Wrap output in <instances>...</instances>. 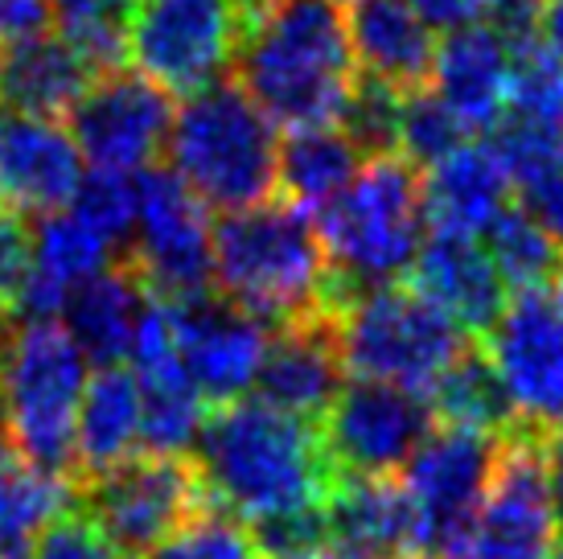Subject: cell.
I'll return each instance as SVG.
<instances>
[{
    "label": "cell",
    "mask_w": 563,
    "mask_h": 559,
    "mask_svg": "<svg viewBox=\"0 0 563 559\" xmlns=\"http://www.w3.org/2000/svg\"><path fill=\"white\" fill-rule=\"evenodd\" d=\"M25 559H124L115 547L99 535L87 514L79 511H66L63 518H54L42 539L25 551Z\"/></svg>",
    "instance_id": "38"
},
{
    "label": "cell",
    "mask_w": 563,
    "mask_h": 559,
    "mask_svg": "<svg viewBox=\"0 0 563 559\" xmlns=\"http://www.w3.org/2000/svg\"><path fill=\"white\" fill-rule=\"evenodd\" d=\"M124 264L161 300H194L214 288L210 218L173 169L148 165L136 173V222Z\"/></svg>",
    "instance_id": "10"
},
{
    "label": "cell",
    "mask_w": 563,
    "mask_h": 559,
    "mask_svg": "<svg viewBox=\"0 0 563 559\" xmlns=\"http://www.w3.org/2000/svg\"><path fill=\"white\" fill-rule=\"evenodd\" d=\"M411 288L432 300L461 333H477L494 326L506 309V280L482 248V239L453 231H432L411 260Z\"/></svg>",
    "instance_id": "19"
},
{
    "label": "cell",
    "mask_w": 563,
    "mask_h": 559,
    "mask_svg": "<svg viewBox=\"0 0 563 559\" xmlns=\"http://www.w3.org/2000/svg\"><path fill=\"white\" fill-rule=\"evenodd\" d=\"M243 21L239 0H141L128 21V63L161 91L194 95L235 63Z\"/></svg>",
    "instance_id": "9"
},
{
    "label": "cell",
    "mask_w": 563,
    "mask_h": 559,
    "mask_svg": "<svg viewBox=\"0 0 563 559\" xmlns=\"http://www.w3.org/2000/svg\"><path fill=\"white\" fill-rule=\"evenodd\" d=\"M501 120L563 136V58L548 42L510 54V87Z\"/></svg>",
    "instance_id": "31"
},
{
    "label": "cell",
    "mask_w": 563,
    "mask_h": 559,
    "mask_svg": "<svg viewBox=\"0 0 563 559\" xmlns=\"http://www.w3.org/2000/svg\"><path fill=\"white\" fill-rule=\"evenodd\" d=\"M141 559H260L251 530L222 511H202L194 523L169 535L165 544H157L153 551H144Z\"/></svg>",
    "instance_id": "36"
},
{
    "label": "cell",
    "mask_w": 563,
    "mask_h": 559,
    "mask_svg": "<svg viewBox=\"0 0 563 559\" xmlns=\"http://www.w3.org/2000/svg\"><path fill=\"white\" fill-rule=\"evenodd\" d=\"M485 358L498 374L518 428L551 436L563 428V305L548 288L515 293L485 329Z\"/></svg>",
    "instance_id": "12"
},
{
    "label": "cell",
    "mask_w": 563,
    "mask_h": 559,
    "mask_svg": "<svg viewBox=\"0 0 563 559\" xmlns=\"http://www.w3.org/2000/svg\"><path fill=\"white\" fill-rule=\"evenodd\" d=\"M95 83V70L82 63V54L63 33H33L25 42H13L0 63V99L4 108L58 120L82 99Z\"/></svg>",
    "instance_id": "25"
},
{
    "label": "cell",
    "mask_w": 563,
    "mask_h": 559,
    "mask_svg": "<svg viewBox=\"0 0 563 559\" xmlns=\"http://www.w3.org/2000/svg\"><path fill=\"white\" fill-rule=\"evenodd\" d=\"M235 83L280 128L338 124L358 83L338 0H264L247 9Z\"/></svg>",
    "instance_id": "2"
},
{
    "label": "cell",
    "mask_w": 563,
    "mask_h": 559,
    "mask_svg": "<svg viewBox=\"0 0 563 559\" xmlns=\"http://www.w3.org/2000/svg\"><path fill=\"white\" fill-rule=\"evenodd\" d=\"M87 358L58 321L0 326V395L9 407L13 449L30 465L75 482V419Z\"/></svg>",
    "instance_id": "6"
},
{
    "label": "cell",
    "mask_w": 563,
    "mask_h": 559,
    "mask_svg": "<svg viewBox=\"0 0 563 559\" xmlns=\"http://www.w3.org/2000/svg\"><path fill=\"white\" fill-rule=\"evenodd\" d=\"M498 440L437 424L407 461L404 494L416 514L420 559H461L494 473Z\"/></svg>",
    "instance_id": "11"
},
{
    "label": "cell",
    "mask_w": 563,
    "mask_h": 559,
    "mask_svg": "<svg viewBox=\"0 0 563 559\" xmlns=\"http://www.w3.org/2000/svg\"><path fill=\"white\" fill-rule=\"evenodd\" d=\"M0 326H4V305H0Z\"/></svg>",
    "instance_id": "48"
},
{
    "label": "cell",
    "mask_w": 563,
    "mask_h": 559,
    "mask_svg": "<svg viewBox=\"0 0 563 559\" xmlns=\"http://www.w3.org/2000/svg\"><path fill=\"white\" fill-rule=\"evenodd\" d=\"M510 206V173L489 144L465 140L423 177V218L432 231L477 234Z\"/></svg>",
    "instance_id": "23"
},
{
    "label": "cell",
    "mask_w": 563,
    "mask_h": 559,
    "mask_svg": "<svg viewBox=\"0 0 563 559\" xmlns=\"http://www.w3.org/2000/svg\"><path fill=\"white\" fill-rule=\"evenodd\" d=\"M144 305H148V288L141 284V276L128 264H111L108 272L82 280L66 296L58 321L75 350L103 371V366H120V358H128Z\"/></svg>",
    "instance_id": "24"
},
{
    "label": "cell",
    "mask_w": 563,
    "mask_h": 559,
    "mask_svg": "<svg viewBox=\"0 0 563 559\" xmlns=\"http://www.w3.org/2000/svg\"><path fill=\"white\" fill-rule=\"evenodd\" d=\"M543 452H548V482H551V502H555V523L563 530V428L543 436Z\"/></svg>",
    "instance_id": "42"
},
{
    "label": "cell",
    "mask_w": 563,
    "mask_h": 559,
    "mask_svg": "<svg viewBox=\"0 0 563 559\" xmlns=\"http://www.w3.org/2000/svg\"><path fill=\"white\" fill-rule=\"evenodd\" d=\"M399 103L404 95L383 87L375 78H362L354 83V91L345 99L338 128L354 140V149L362 156H387L399 153Z\"/></svg>",
    "instance_id": "34"
},
{
    "label": "cell",
    "mask_w": 563,
    "mask_h": 559,
    "mask_svg": "<svg viewBox=\"0 0 563 559\" xmlns=\"http://www.w3.org/2000/svg\"><path fill=\"white\" fill-rule=\"evenodd\" d=\"M543 42L563 58V0H548L543 9Z\"/></svg>",
    "instance_id": "43"
},
{
    "label": "cell",
    "mask_w": 563,
    "mask_h": 559,
    "mask_svg": "<svg viewBox=\"0 0 563 559\" xmlns=\"http://www.w3.org/2000/svg\"><path fill=\"white\" fill-rule=\"evenodd\" d=\"M342 366L366 383H387L432 395L456 358L470 350L465 333L416 288L387 284L338 309Z\"/></svg>",
    "instance_id": "7"
},
{
    "label": "cell",
    "mask_w": 563,
    "mask_h": 559,
    "mask_svg": "<svg viewBox=\"0 0 563 559\" xmlns=\"http://www.w3.org/2000/svg\"><path fill=\"white\" fill-rule=\"evenodd\" d=\"M329 547L354 559H420L416 514L391 478H338L325 497Z\"/></svg>",
    "instance_id": "21"
},
{
    "label": "cell",
    "mask_w": 563,
    "mask_h": 559,
    "mask_svg": "<svg viewBox=\"0 0 563 559\" xmlns=\"http://www.w3.org/2000/svg\"><path fill=\"white\" fill-rule=\"evenodd\" d=\"M13 449V428H9V407H4V395H0V457H9Z\"/></svg>",
    "instance_id": "44"
},
{
    "label": "cell",
    "mask_w": 563,
    "mask_h": 559,
    "mask_svg": "<svg viewBox=\"0 0 563 559\" xmlns=\"http://www.w3.org/2000/svg\"><path fill=\"white\" fill-rule=\"evenodd\" d=\"M239 4H243V9H255V4H264V0H239Z\"/></svg>",
    "instance_id": "47"
},
{
    "label": "cell",
    "mask_w": 563,
    "mask_h": 559,
    "mask_svg": "<svg viewBox=\"0 0 563 559\" xmlns=\"http://www.w3.org/2000/svg\"><path fill=\"white\" fill-rule=\"evenodd\" d=\"M551 284H555V293H551V296L563 305V260H560V272H555V280H551Z\"/></svg>",
    "instance_id": "45"
},
{
    "label": "cell",
    "mask_w": 563,
    "mask_h": 559,
    "mask_svg": "<svg viewBox=\"0 0 563 559\" xmlns=\"http://www.w3.org/2000/svg\"><path fill=\"white\" fill-rule=\"evenodd\" d=\"M428 404H432V416L440 424L470 428V432L494 436V440H501V436H510L518 428L515 407L506 399V391H501L489 358L482 350H473V346L456 358L453 366H449V374L432 387Z\"/></svg>",
    "instance_id": "29"
},
{
    "label": "cell",
    "mask_w": 563,
    "mask_h": 559,
    "mask_svg": "<svg viewBox=\"0 0 563 559\" xmlns=\"http://www.w3.org/2000/svg\"><path fill=\"white\" fill-rule=\"evenodd\" d=\"M317 559H354V556H342V551H325V556H317Z\"/></svg>",
    "instance_id": "46"
},
{
    "label": "cell",
    "mask_w": 563,
    "mask_h": 559,
    "mask_svg": "<svg viewBox=\"0 0 563 559\" xmlns=\"http://www.w3.org/2000/svg\"><path fill=\"white\" fill-rule=\"evenodd\" d=\"M551 559H563V551H560V556H551Z\"/></svg>",
    "instance_id": "49"
},
{
    "label": "cell",
    "mask_w": 563,
    "mask_h": 559,
    "mask_svg": "<svg viewBox=\"0 0 563 559\" xmlns=\"http://www.w3.org/2000/svg\"><path fill=\"white\" fill-rule=\"evenodd\" d=\"M560 523L548 482L543 436L515 428L498 440L494 473L461 559H551Z\"/></svg>",
    "instance_id": "13"
},
{
    "label": "cell",
    "mask_w": 563,
    "mask_h": 559,
    "mask_svg": "<svg viewBox=\"0 0 563 559\" xmlns=\"http://www.w3.org/2000/svg\"><path fill=\"white\" fill-rule=\"evenodd\" d=\"M342 371L338 313H313L276 326V338H267L264 362L255 374L260 404L305 424H321L342 391Z\"/></svg>",
    "instance_id": "17"
},
{
    "label": "cell",
    "mask_w": 563,
    "mask_h": 559,
    "mask_svg": "<svg viewBox=\"0 0 563 559\" xmlns=\"http://www.w3.org/2000/svg\"><path fill=\"white\" fill-rule=\"evenodd\" d=\"M317 239L329 264L333 313L345 300L387 288L423 243V177L399 153L366 156L354 182L317 210Z\"/></svg>",
    "instance_id": "3"
},
{
    "label": "cell",
    "mask_w": 563,
    "mask_h": 559,
    "mask_svg": "<svg viewBox=\"0 0 563 559\" xmlns=\"http://www.w3.org/2000/svg\"><path fill=\"white\" fill-rule=\"evenodd\" d=\"M25 276H30V227L9 206H0V305L4 309Z\"/></svg>",
    "instance_id": "39"
},
{
    "label": "cell",
    "mask_w": 563,
    "mask_h": 559,
    "mask_svg": "<svg viewBox=\"0 0 563 559\" xmlns=\"http://www.w3.org/2000/svg\"><path fill=\"white\" fill-rule=\"evenodd\" d=\"M173 111L177 108L169 91L148 83L141 70L120 66L82 91L66 116V132L82 161H91V169L141 173L165 153Z\"/></svg>",
    "instance_id": "15"
},
{
    "label": "cell",
    "mask_w": 563,
    "mask_h": 559,
    "mask_svg": "<svg viewBox=\"0 0 563 559\" xmlns=\"http://www.w3.org/2000/svg\"><path fill=\"white\" fill-rule=\"evenodd\" d=\"M362 169V153L338 124L297 128L280 144V189L297 210H325Z\"/></svg>",
    "instance_id": "28"
},
{
    "label": "cell",
    "mask_w": 563,
    "mask_h": 559,
    "mask_svg": "<svg viewBox=\"0 0 563 559\" xmlns=\"http://www.w3.org/2000/svg\"><path fill=\"white\" fill-rule=\"evenodd\" d=\"M345 37L362 78H375L399 95L432 83L437 33L407 0H350Z\"/></svg>",
    "instance_id": "20"
},
{
    "label": "cell",
    "mask_w": 563,
    "mask_h": 559,
    "mask_svg": "<svg viewBox=\"0 0 563 559\" xmlns=\"http://www.w3.org/2000/svg\"><path fill=\"white\" fill-rule=\"evenodd\" d=\"M75 511L87 514L124 559H141L144 551H153L202 511H210V502L189 457L141 452L82 482Z\"/></svg>",
    "instance_id": "8"
},
{
    "label": "cell",
    "mask_w": 563,
    "mask_h": 559,
    "mask_svg": "<svg viewBox=\"0 0 563 559\" xmlns=\"http://www.w3.org/2000/svg\"><path fill=\"white\" fill-rule=\"evenodd\" d=\"M247 530L260 559H317L329 551L325 502L276 514V518H264V523H251Z\"/></svg>",
    "instance_id": "37"
},
{
    "label": "cell",
    "mask_w": 563,
    "mask_h": 559,
    "mask_svg": "<svg viewBox=\"0 0 563 559\" xmlns=\"http://www.w3.org/2000/svg\"><path fill=\"white\" fill-rule=\"evenodd\" d=\"M444 108L453 111L465 132L498 128L510 87V46L498 33L477 25L449 30V42L437 46V66L428 83Z\"/></svg>",
    "instance_id": "22"
},
{
    "label": "cell",
    "mask_w": 563,
    "mask_h": 559,
    "mask_svg": "<svg viewBox=\"0 0 563 559\" xmlns=\"http://www.w3.org/2000/svg\"><path fill=\"white\" fill-rule=\"evenodd\" d=\"M0 63H4V54H0Z\"/></svg>",
    "instance_id": "50"
},
{
    "label": "cell",
    "mask_w": 563,
    "mask_h": 559,
    "mask_svg": "<svg viewBox=\"0 0 563 559\" xmlns=\"http://www.w3.org/2000/svg\"><path fill=\"white\" fill-rule=\"evenodd\" d=\"M177 305V350L189 387L210 404H239L267 350V329L260 317L243 313L227 296L206 293Z\"/></svg>",
    "instance_id": "16"
},
{
    "label": "cell",
    "mask_w": 563,
    "mask_h": 559,
    "mask_svg": "<svg viewBox=\"0 0 563 559\" xmlns=\"http://www.w3.org/2000/svg\"><path fill=\"white\" fill-rule=\"evenodd\" d=\"M317 428L333 478H391L437 428V416L416 391L358 379L354 387L338 391Z\"/></svg>",
    "instance_id": "14"
},
{
    "label": "cell",
    "mask_w": 563,
    "mask_h": 559,
    "mask_svg": "<svg viewBox=\"0 0 563 559\" xmlns=\"http://www.w3.org/2000/svg\"><path fill=\"white\" fill-rule=\"evenodd\" d=\"M416 13L432 25V30H461V25H477L494 0H407Z\"/></svg>",
    "instance_id": "41"
},
{
    "label": "cell",
    "mask_w": 563,
    "mask_h": 559,
    "mask_svg": "<svg viewBox=\"0 0 563 559\" xmlns=\"http://www.w3.org/2000/svg\"><path fill=\"white\" fill-rule=\"evenodd\" d=\"M70 210L87 218L95 231L108 234L120 248L132 234L136 222V173H115V169H91L79 177Z\"/></svg>",
    "instance_id": "35"
},
{
    "label": "cell",
    "mask_w": 563,
    "mask_h": 559,
    "mask_svg": "<svg viewBox=\"0 0 563 559\" xmlns=\"http://www.w3.org/2000/svg\"><path fill=\"white\" fill-rule=\"evenodd\" d=\"M49 0H0V37L25 42L33 33L49 30Z\"/></svg>",
    "instance_id": "40"
},
{
    "label": "cell",
    "mask_w": 563,
    "mask_h": 559,
    "mask_svg": "<svg viewBox=\"0 0 563 559\" xmlns=\"http://www.w3.org/2000/svg\"><path fill=\"white\" fill-rule=\"evenodd\" d=\"M79 177L82 156L66 128L0 108V206L42 218L75 198Z\"/></svg>",
    "instance_id": "18"
},
{
    "label": "cell",
    "mask_w": 563,
    "mask_h": 559,
    "mask_svg": "<svg viewBox=\"0 0 563 559\" xmlns=\"http://www.w3.org/2000/svg\"><path fill=\"white\" fill-rule=\"evenodd\" d=\"M470 140V132L461 128L453 111L437 99L432 87L407 91L399 103V156H407L416 169H432L437 161L461 149Z\"/></svg>",
    "instance_id": "33"
},
{
    "label": "cell",
    "mask_w": 563,
    "mask_h": 559,
    "mask_svg": "<svg viewBox=\"0 0 563 559\" xmlns=\"http://www.w3.org/2000/svg\"><path fill=\"white\" fill-rule=\"evenodd\" d=\"M141 0H49V17L63 21V37L82 54L95 78L120 70L128 58V21Z\"/></svg>",
    "instance_id": "32"
},
{
    "label": "cell",
    "mask_w": 563,
    "mask_h": 559,
    "mask_svg": "<svg viewBox=\"0 0 563 559\" xmlns=\"http://www.w3.org/2000/svg\"><path fill=\"white\" fill-rule=\"evenodd\" d=\"M214 288L264 326L333 313L329 264L313 218L292 202H260L214 227Z\"/></svg>",
    "instance_id": "4"
},
{
    "label": "cell",
    "mask_w": 563,
    "mask_h": 559,
    "mask_svg": "<svg viewBox=\"0 0 563 559\" xmlns=\"http://www.w3.org/2000/svg\"><path fill=\"white\" fill-rule=\"evenodd\" d=\"M169 169L210 210L235 215L272 202L280 189V140L276 124L251 103L235 78H219L186 95L173 111Z\"/></svg>",
    "instance_id": "5"
},
{
    "label": "cell",
    "mask_w": 563,
    "mask_h": 559,
    "mask_svg": "<svg viewBox=\"0 0 563 559\" xmlns=\"http://www.w3.org/2000/svg\"><path fill=\"white\" fill-rule=\"evenodd\" d=\"M482 248L489 251V260L498 267V276L506 280V288H515V293L548 288L563 260L560 243H555L522 206H506V210L485 227Z\"/></svg>",
    "instance_id": "30"
},
{
    "label": "cell",
    "mask_w": 563,
    "mask_h": 559,
    "mask_svg": "<svg viewBox=\"0 0 563 559\" xmlns=\"http://www.w3.org/2000/svg\"><path fill=\"white\" fill-rule=\"evenodd\" d=\"M141 445V387L132 371L103 366L82 387L75 419V485L124 465Z\"/></svg>",
    "instance_id": "26"
},
{
    "label": "cell",
    "mask_w": 563,
    "mask_h": 559,
    "mask_svg": "<svg viewBox=\"0 0 563 559\" xmlns=\"http://www.w3.org/2000/svg\"><path fill=\"white\" fill-rule=\"evenodd\" d=\"M194 469L214 511L243 523L325 502L333 465L321 428L267 404H222L194 440Z\"/></svg>",
    "instance_id": "1"
},
{
    "label": "cell",
    "mask_w": 563,
    "mask_h": 559,
    "mask_svg": "<svg viewBox=\"0 0 563 559\" xmlns=\"http://www.w3.org/2000/svg\"><path fill=\"white\" fill-rule=\"evenodd\" d=\"M79 485L49 473V469L30 465L25 457H0V559H25L42 530L75 511Z\"/></svg>",
    "instance_id": "27"
}]
</instances>
